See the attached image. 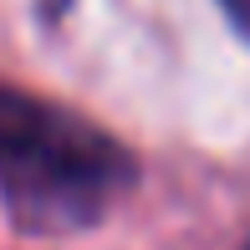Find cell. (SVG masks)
<instances>
[{"mask_svg":"<svg viewBox=\"0 0 250 250\" xmlns=\"http://www.w3.org/2000/svg\"><path fill=\"white\" fill-rule=\"evenodd\" d=\"M220 5H225V16L240 26V36L250 41V0H220Z\"/></svg>","mask_w":250,"mask_h":250,"instance_id":"7a4b0ae2","label":"cell"},{"mask_svg":"<svg viewBox=\"0 0 250 250\" xmlns=\"http://www.w3.org/2000/svg\"><path fill=\"white\" fill-rule=\"evenodd\" d=\"M245 250H250V245H245Z\"/></svg>","mask_w":250,"mask_h":250,"instance_id":"3957f363","label":"cell"},{"mask_svg":"<svg viewBox=\"0 0 250 250\" xmlns=\"http://www.w3.org/2000/svg\"><path fill=\"white\" fill-rule=\"evenodd\" d=\"M138 158L82 112L0 87V204L31 235H77L118 209Z\"/></svg>","mask_w":250,"mask_h":250,"instance_id":"6da1fadb","label":"cell"}]
</instances>
